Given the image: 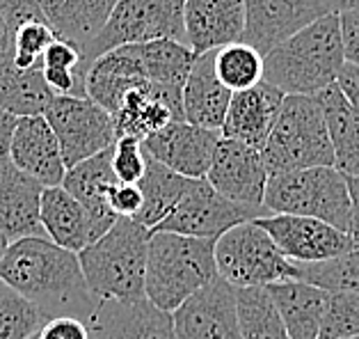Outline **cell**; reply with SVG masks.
Returning a JSON list of instances; mask_svg holds the SVG:
<instances>
[{
  "label": "cell",
  "instance_id": "36",
  "mask_svg": "<svg viewBox=\"0 0 359 339\" xmlns=\"http://www.w3.org/2000/svg\"><path fill=\"white\" fill-rule=\"evenodd\" d=\"M46 321L39 305L0 282V339H30Z\"/></svg>",
  "mask_w": 359,
  "mask_h": 339
},
{
  "label": "cell",
  "instance_id": "49",
  "mask_svg": "<svg viewBox=\"0 0 359 339\" xmlns=\"http://www.w3.org/2000/svg\"><path fill=\"white\" fill-rule=\"evenodd\" d=\"M344 339H359V335L357 337H344Z\"/></svg>",
  "mask_w": 359,
  "mask_h": 339
},
{
  "label": "cell",
  "instance_id": "14",
  "mask_svg": "<svg viewBox=\"0 0 359 339\" xmlns=\"http://www.w3.org/2000/svg\"><path fill=\"white\" fill-rule=\"evenodd\" d=\"M330 14L325 0H245L243 41L268 55L297 30Z\"/></svg>",
  "mask_w": 359,
  "mask_h": 339
},
{
  "label": "cell",
  "instance_id": "16",
  "mask_svg": "<svg viewBox=\"0 0 359 339\" xmlns=\"http://www.w3.org/2000/svg\"><path fill=\"white\" fill-rule=\"evenodd\" d=\"M220 138V131L195 126L186 119H174L158 133L142 140V147L151 159L174 170L177 175L201 179L211 168Z\"/></svg>",
  "mask_w": 359,
  "mask_h": 339
},
{
  "label": "cell",
  "instance_id": "31",
  "mask_svg": "<svg viewBox=\"0 0 359 339\" xmlns=\"http://www.w3.org/2000/svg\"><path fill=\"white\" fill-rule=\"evenodd\" d=\"M188 177L177 175L174 170L165 168L163 163L147 154V172L140 181L144 206L133 220L147 225L149 230H156L172 213V208L179 204L183 190L188 188Z\"/></svg>",
  "mask_w": 359,
  "mask_h": 339
},
{
  "label": "cell",
  "instance_id": "6",
  "mask_svg": "<svg viewBox=\"0 0 359 339\" xmlns=\"http://www.w3.org/2000/svg\"><path fill=\"white\" fill-rule=\"evenodd\" d=\"M264 206L268 213L325 220L346 234L350 227L348 179L332 165L273 175L266 186Z\"/></svg>",
  "mask_w": 359,
  "mask_h": 339
},
{
  "label": "cell",
  "instance_id": "43",
  "mask_svg": "<svg viewBox=\"0 0 359 339\" xmlns=\"http://www.w3.org/2000/svg\"><path fill=\"white\" fill-rule=\"evenodd\" d=\"M339 19H341V37H344L346 62L359 67V10L339 14Z\"/></svg>",
  "mask_w": 359,
  "mask_h": 339
},
{
  "label": "cell",
  "instance_id": "17",
  "mask_svg": "<svg viewBox=\"0 0 359 339\" xmlns=\"http://www.w3.org/2000/svg\"><path fill=\"white\" fill-rule=\"evenodd\" d=\"M183 25L195 55L243 41L245 0H186Z\"/></svg>",
  "mask_w": 359,
  "mask_h": 339
},
{
  "label": "cell",
  "instance_id": "21",
  "mask_svg": "<svg viewBox=\"0 0 359 339\" xmlns=\"http://www.w3.org/2000/svg\"><path fill=\"white\" fill-rule=\"evenodd\" d=\"M149 83L142 46L130 44L112 48L96 58L87 72V97L106 108L110 115L119 108L128 90Z\"/></svg>",
  "mask_w": 359,
  "mask_h": 339
},
{
  "label": "cell",
  "instance_id": "10",
  "mask_svg": "<svg viewBox=\"0 0 359 339\" xmlns=\"http://www.w3.org/2000/svg\"><path fill=\"white\" fill-rule=\"evenodd\" d=\"M254 218H261V215L222 197L208 184L206 177H201L188 181V188L183 190L179 204L151 232H174L183 237L217 241L226 230Z\"/></svg>",
  "mask_w": 359,
  "mask_h": 339
},
{
  "label": "cell",
  "instance_id": "25",
  "mask_svg": "<svg viewBox=\"0 0 359 339\" xmlns=\"http://www.w3.org/2000/svg\"><path fill=\"white\" fill-rule=\"evenodd\" d=\"M117 181L119 179L115 175V170H112V147H110V149L69 168L62 181V188H67L94 215L96 225L103 232H108L119 218L108 204V195Z\"/></svg>",
  "mask_w": 359,
  "mask_h": 339
},
{
  "label": "cell",
  "instance_id": "7",
  "mask_svg": "<svg viewBox=\"0 0 359 339\" xmlns=\"http://www.w3.org/2000/svg\"><path fill=\"white\" fill-rule=\"evenodd\" d=\"M215 264L217 275L236 289L297 280V264L282 255L257 218L226 230L215 241Z\"/></svg>",
  "mask_w": 359,
  "mask_h": 339
},
{
  "label": "cell",
  "instance_id": "9",
  "mask_svg": "<svg viewBox=\"0 0 359 339\" xmlns=\"http://www.w3.org/2000/svg\"><path fill=\"white\" fill-rule=\"evenodd\" d=\"M57 135L67 170L115 147V117L90 97H55L43 112Z\"/></svg>",
  "mask_w": 359,
  "mask_h": 339
},
{
  "label": "cell",
  "instance_id": "33",
  "mask_svg": "<svg viewBox=\"0 0 359 339\" xmlns=\"http://www.w3.org/2000/svg\"><path fill=\"white\" fill-rule=\"evenodd\" d=\"M41 72L55 97H87V72L83 51L72 41L55 39L43 53Z\"/></svg>",
  "mask_w": 359,
  "mask_h": 339
},
{
  "label": "cell",
  "instance_id": "4",
  "mask_svg": "<svg viewBox=\"0 0 359 339\" xmlns=\"http://www.w3.org/2000/svg\"><path fill=\"white\" fill-rule=\"evenodd\" d=\"M217 277L215 241L151 232L147 255L144 295L165 312H174L195 291Z\"/></svg>",
  "mask_w": 359,
  "mask_h": 339
},
{
  "label": "cell",
  "instance_id": "38",
  "mask_svg": "<svg viewBox=\"0 0 359 339\" xmlns=\"http://www.w3.org/2000/svg\"><path fill=\"white\" fill-rule=\"evenodd\" d=\"M359 335V295L330 293L318 339H344Z\"/></svg>",
  "mask_w": 359,
  "mask_h": 339
},
{
  "label": "cell",
  "instance_id": "11",
  "mask_svg": "<svg viewBox=\"0 0 359 339\" xmlns=\"http://www.w3.org/2000/svg\"><path fill=\"white\" fill-rule=\"evenodd\" d=\"M206 179L222 197L252 208L259 215H268L264 197L270 175L266 170L264 154L259 149L231 140V138H220Z\"/></svg>",
  "mask_w": 359,
  "mask_h": 339
},
{
  "label": "cell",
  "instance_id": "1",
  "mask_svg": "<svg viewBox=\"0 0 359 339\" xmlns=\"http://www.w3.org/2000/svg\"><path fill=\"white\" fill-rule=\"evenodd\" d=\"M0 282L39 305L46 319L67 314L87 321L96 305L78 252L60 248L48 237L12 241L0 259Z\"/></svg>",
  "mask_w": 359,
  "mask_h": 339
},
{
  "label": "cell",
  "instance_id": "50",
  "mask_svg": "<svg viewBox=\"0 0 359 339\" xmlns=\"http://www.w3.org/2000/svg\"><path fill=\"white\" fill-rule=\"evenodd\" d=\"M30 339H39V337H37V335H34V337H30Z\"/></svg>",
  "mask_w": 359,
  "mask_h": 339
},
{
  "label": "cell",
  "instance_id": "3",
  "mask_svg": "<svg viewBox=\"0 0 359 339\" xmlns=\"http://www.w3.org/2000/svg\"><path fill=\"white\" fill-rule=\"evenodd\" d=\"M151 230L133 218L117 222L78 252L87 289L96 300H137L144 298L147 255Z\"/></svg>",
  "mask_w": 359,
  "mask_h": 339
},
{
  "label": "cell",
  "instance_id": "13",
  "mask_svg": "<svg viewBox=\"0 0 359 339\" xmlns=\"http://www.w3.org/2000/svg\"><path fill=\"white\" fill-rule=\"evenodd\" d=\"M179 339H243L236 286L220 275L172 312Z\"/></svg>",
  "mask_w": 359,
  "mask_h": 339
},
{
  "label": "cell",
  "instance_id": "44",
  "mask_svg": "<svg viewBox=\"0 0 359 339\" xmlns=\"http://www.w3.org/2000/svg\"><path fill=\"white\" fill-rule=\"evenodd\" d=\"M337 85L341 88L344 97L348 99V103L353 106V110L359 117V67L346 62L344 69H341L339 78H337Z\"/></svg>",
  "mask_w": 359,
  "mask_h": 339
},
{
  "label": "cell",
  "instance_id": "29",
  "mask_svg": "<svg viewBox=\"0 0 359 339\" xmlns=\"http://www.w3.org/2000/svg\"><path fill=\"white\" fill-rule=\"evenodd\" d=\"M140 46H142L149 83H154L183 108V85H186L192 62L197 58L192 48L174 39H156Z\"/></svg>",
  "mask_w": 359,
  "mask_h": 339
},
{
  "label": "cell",
  "instance_id": "19",
  "mask_svg": "<svg viewBox=\"0 0 359 339\" xmlns=\"http://www.w3.org/2000/svg\"><path fill=\"white\" fill-rule=\"evenodd\" d=\"M284 99L286 94L266 81H261L250 90L233 92L220 131L222 138H231V140L264 152L270 131L279 117V110L284 106Z\"/></svg>",
  "mask_w": 359,
  "mask_h": 339
},
{
  "label": "cell",
  "instance_id": "45",
  "mask_svg": "<svg viewBox=\"0 0 359 339\" xmlns=\"http://www.w3.org/2000/svg\"><path fill=\"white\" fill-rule=\"evenodd\" d=\"M16 124H19V117L12 115V112H7V110H0V161L10 159Z\"/></svg>",
  "mask_w": 359,
  "mask_h": 339
},
{
  "label": "cell",
  "instance_id": "37",
  "mask_svg": "<svg viewBox=\"0 0 359 339\" xmlns=\"http://www.w3.org/2000/svg\"><path fill=\"white\" fill-rule=\"evenodd\" d=\"M28 19H43L37 0H0V69L14 65L16 34Z\"/></svg>",
  "mask_w": 359,
  "mask_h": 339
},
{
  "label": "cell",
  "instance_id": "24",
  "mask_svg": "<svg viewBox=\"0 0 359 339\" xmlns=\"http://www.w3.org/2000/svg\"><path fill=\"white\" fill-rule=\"evenodd\" d=\"M112 117H115L117 138L147 140L149 135L158 133L170 121L183 119V108L154 83H142L126 92Z\"/></svg>",
  "mask_w": 359,
  "mask_h": 339
},
{
  "label": "cell",
  "instance_id": "41",
  "mask_svg": "<svg viewBox=\"0 0 359 339\" xmlns=\"http://www.w3.org/2000/svg\"><path fill=\"white\" fill-rule=\"evenodd\" d=\"M108 204L119 218H137L144 206V195L140 184H121L117 181L108 195Z\"/></svg>",
  "mask_w": 359,
  "mask_h": 339
},
{
  "label": "cell",
  "instance_id": "5",
  "mask_svg": "<svg viewBox=\"0 0 359 339\" xmlns=\"http://www.w3.org/2000/svg\"><path fill=\"white\" fill-rule=\"evenodd\" d=\"M261 154L270 177L325 165L334 168V149L320 101L304 94H286Z\"/></svg>",
  "mask_w": 359,
  "mask_h": 339
},
{
  "label": "cell",
  "instance_id": "15",
  "mask_svg": "<svg viewBox=\"0 0 359 339\" xmlns=\"http://www.w3.org/2000/svg\"><path fill=\"white\" fill-rule=\"evenodd\" d=\"M94 339H179L172 312H165L151 300H96L87 317Z\"/></svg>",
  "mask_w": 359,
  "mask_h": 339
},
{
  "label": "cell",
  "instance_id": "2",
  "mask_svg": "<svg viewBox=\"0 0 359 339\" xmlns=\"http://www.w3.org/2000/svg\"><path fill=\"white\" fill-rule=\"evenodd\" d=\"M346 65L339 14H325L266 55L264 81L284 94L316 97L337 83Z\"/></svg>",
  "mask_w": 359,
  "mask_h": 339
},
{
  "label": "cell",
  "instance_id": "23",
  "mask_svg": "<svg viewBox=\"0 0 359 339\" xmlns=\"http://www.w3.org/2000/svg\"><path fill=\"white\" fill-rule=\"evenodd\" d=\"M41 225L50 241L72 252L85 250L106 234L96 225L94 215L62 186L43 188Z\"/></svg>",
  "mask_w": 359,
  "mask_h": 339
},
{
  "label": "cell",
  "instance_id": "47",
  "mask_svg": "<svg viewBox=\"0 0 359 339\" xmlns=\"http://www.w3.org/2000/svg\"><path fill=\"white\" fill-rule=\"evenodd\" d=\"M330 14H344L350 10H359V0H325Z\"/></svg>",
  "mask_w": 359,
  "mask_h": 339
},
{
  "label": "cell",
  "instance_id": "30",
  "mask_svg": "<svg viewBox=\"0 0 359 339\" xmlns=\"http://www.w3.org/2000/svg\"><path fill=\"white\" fill-rule=\"evenodd\" d=\"M53 99L55 94L48 88L41 67L19 69L10 65L0 69V110L16 117L43 115Z\"/></svg>",
  "mask_w": 359,
  "mask_h": 339
},
{
  "label": "cell",
  "instance_id": "20",
  "mask_svg": "<svg viewBox=\"0 0 359 339\" xmlns=\"http://www.w3.org/2000/svg\"><path fill=\"white\" fill-rule=\"evenodd\" d=\"M43 186L5 159L0 161V232L7 241L46 237L41 225Z\"/></svg>",
  "mask_w": 359,
  "mask_h": 339
},
{
  "label": "cell",
  "instance_id": "39",
  "mask_svg": "<svg viewBox=\"0 0 359 339\" xmlns=\"http://www.w3.org/2000/svg\"><path fill=\"white\" fill-rule=\"evenodd\" d=\"M57 39L55 30L46 23V19H28L21 23L19 34H16V55L14 67L30 69L41 67L43 53Z\"/></svg>",
  "mask_w": 359,
  "mask_h": 339
},
{
  "label": "cell",
  "instance_id": "12",
  "mask_svg": "<svg viewBox=\"0 0 359 339\" xmlns=\"http://www.w3.org/2000/svg\"><path fill=\"white\" fill-rule=\"evenodd\" d=\"M282 255L295 264H313L325 259L339 257L355 248L353 239L346 232L337 230L334 225L306 215H288V213H268L257 218Z\"/></svg>",
  "mask_w": 359,
  "mask_h": 339
},
{
  "label": "cell",
  "instance_id": "48",
  "mask_svg": "<svg viewBox=\"0 0 359 339\" xmlns=\"http://www.w3.org/2000/svg\"><path fill=\"white\" fill-rule=\"evenodd\" d=\"M7 248H10V241H7V237L3 232H0V259L5 257V252H7Z\"/></svg>",
  "mask_w": 359,
  "mask_h": 339
},
{
  "label": "cell",
  "instance_id": "8",
  "mask_svg": "<svg viewBox=\"0 0 359 339\" xmlns=\"http://www.w3.org/2000/svg\"><path fill=\"white\" fill-rule=\"evenodd\" d=\"M183 3L186 0H119L101 32L83 51L87 67L119 46L147 44L156 39H174L186 44Z\"/></svg>",
  "mask_w": 359,
  "mask_h": 339
},
{
  "label": "cell",
  "instance_id": "18",
  "mask_svg": "<svg viewBox=\"0 0 359 339\" xmlns=\"http://www.w3.org/2000/svg\"><path fill=\"white\" fill-rule=\"evenodd\" d=\"M10 161L25 175L37 179L43 188L62 186L67 175V163L62 149H60L57 135L43 115L19 117Z\"/></svg>",
  "mask_w": 359,
  "mask_h": 339
},
{
  "label": "cell",
  "instance_id": "22",
  "mask_svg": "<svg viewBox=\"0 0 359 339\" xmlns=\"http://www.w3.org/2000/svg\"><path fill=\"white\" fill-rule=\"evenodd\" d=\"M233 92L215 74V51L195 58L183 85V119L190 124L222 131Z\"/></svg>",
  "mask_w": 359,
  "mask_h": 339
},
{
  "label": "cell",
  "instance_id": "42",
  "mask_svg": "<svg viewBox=\"0 0 359 339\" xmlns=\"http://www.w3.org/2000/svg\"><path fill=\"white\" fill-rule=\"evenodd\" d=\"M39 339H94L85 319L78 317H53L39 330Z\"/></svg>",
  "mask_w": 359,
  "mask_h": 339
},
{
  "label": "cell",
  "instance_id": "35",
  "mask_svg": "<svg viewBox=\"0 0 359 339\" xmlns=\"http://www.w3.org/2000/svg\"><path fill=\"white\" fill-rule=\"evenodd\" d=\"M297 280L316 284L330 293L359 295V246L325 262L297 264Z\"/></svg>",
  "mask_w": 359,
  "mask_h": 339
},
{
  "label": "cell",
  "instance_id": "27",
  "mask_svg": "<svg viewBox=\"0 0 359 339\" xmlns=\"http://www.w3.org/2000/svg\"><path fill=\"white\" fill-rule=\"evenodd\" d=\"M37 3L43 19L57 37L85 51L106 25L119 0H37Z\"/></svg>",
  "mask_w": 359,
  "mask_h": 339
},
{
  "label": "cell",
  "instance_id": "32",
  "mask_svg": "<svg viewBox=\"0 0 359 339\" xmlns=\"http://www.w3.org/2000/svg\"><path fill=\"white\" fill-rule=\"evenodd\" d=\"M236 300L243 339H291L268 286L236 289Z\"/></svg>",
  "mask_w": 359,
  "mask_h": 339
},
{
  "label": "cell",
  "instance_id": "28",
  "mask_svg": "<svg viewBox=\"0 0 359 339\" xmlns=\"http://www.w3.org/2000/svg\"><path fill=\"white\" fill-rule=\"evenodd\" d=\"M325 112L327 131L334 149V168L346 177H359V117L334 83L316 94Z\"/></svg>",
  "mask_w": 359,
  "mask_h": 339
},
{
  "label": "cell",
  "instance_id": "26",
  "mask_svg": "<svg viewBox=\"0 0 359 339\" xmlns=\"http://www.w3.org/2000/svg\"><path fill=\"white\" fill-rule=\"evenodd\" d=\"M284 319L291 339H318L330 291L304 280H282L266 284Z\"/></svg>",
  "mask_w": 359,
  "mask_h": 339
},
{
  "label": "cell",
  "instance_id": "40",
  "mask_svg": "<svg viewBox=\"0 0 359 339\" xmlns=\"http://www.w3.org/2000/svg\"><path fill=\"white\" fill-rule=\"evenodd\" d=\"M112 170L121 184H140L147 172V152L137 138H117L112 147Z\"/></svg>",
  "mask_w": 359,
  "mask_h": 339
},
{
  "label": "cell",
  "instance_id": "46",
  "mask_svg": "<svg viewBox=\"0 0 359 339\" xmlns=\"http://www.w3.org/2000/svg\"><path fill=\"white\" fill-rule=\"evenodd\" d=\"M350 190V227L348 237L353 239L355 246H359V177H346Z\"/></svg>",
  "mask_w": 359,
  "mask_h": 339
},
{
  "label": "cell",
  "instance_id": "34",
  "mask_svg": "<svg viewBox=\"0 0 359 339\" xmlns=\"http://www.w3.org/2000/svg\"><path fill=\"white\" fill-rule=\"evenodd\" d=\"M264 69L266 55L245 41L215 51V74L231 92H243L259 85L264 81Z\"/></svg>",
  "mask_w": 359,
  "mask_h": 339
}]
</instances>
